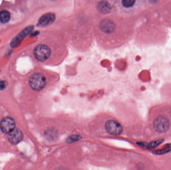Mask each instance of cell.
I'll list each match as a JSON object with an SVG mask.
<instances>
[{
    "label": "cell",
    "instance_id": "30bf717a",
    "mask_svg": "<svg viewBox=\"0 0 171 170\" xmlns=\"http://www.w3.org/2000/svg\"><path fill=\"white\" fill-rule=\"evenodd\" d=\"M98 9L102 13H106L110 10L111 7L110 4L107 2H101L98 5Z\"/></svg>",
    "mask_w": 171,
    "mask_h": 170
},
{
    "label": "cell",
    "instance_id": "4fadbf2b",
    "mask_svg": "<svg viewBox=\"0 0 171 170\" xmlns=\"http://www.w3.org/2000/svg\"><path fill=\"white\" fill-rule=\"evenodd\" d=\"M7 82L5 81H0V90H3L7 87Z\"/></svg>",
    "mask_w": 171,
    "mask_h": 170
},
{
    "label": "cell",
    "instance_id": "9c48e42d",
    "mask_svg": "<svg viewBox=\"0 0 171 170\" xmlns=\"http://www.w3.org/2000/svg\"><path fill=\"white\" fill-rule=\"evenodd\" d=\"M114 25L110 21H104L101 24V29L106 33H111L114 30Z\"/></svg>",
    "mask_w": 171,
    "mask_h": 170
},
{
    "label": "cell",
    "instance_id": "8fae6325",
    "mask_svg": "<svg viewBox=\"0 0 171 170\" xmlns=\"http://www.w3.org/2000/svg\"><path fill=\"white\" fill-rule=\"evenodd\" d=\"M10 17V13L8 11L4 10L0 12V22L2 23L8 22L9 21Z\"/></svg>",
    "mask_w": 171,
    "mask_h": 170
},
{
    "label": "cell",
    "instance_id": "8992f818",
    "mask_svg": "<svg viewBox=\"0 0 171 170\" xmlns=\"http://www.w3.org/2000/svg\"><path fill=\"white\" fill-rule=\"evenodd\" d=\"M16 123L13 119L9 117L4 118L0 122V129L3 133L9 134L15 129Z\"/></svg>",
    "mask_w": 171,
    "mask_h": 170
},
{
    "label": "cell",
    "instance_id": "6da1fadb",
    "mask_svg": "<svg viewBox=\"0 0 171 170\" xmlns=\"http://www.w3.org/2000/svg\"><path fill=\"white\" fill-rule=\"evenodd\" d=\"M29 85L31 89L35 91H41L45 87L47 78L41 73H35L29 78Z\"/></svg>",
    "mask_w": 171,
    "mask_h": 170
},
{
    "label": "cell",
    "instance_id": "5b68a950",
    "mask_svg": "<svg viewBox=\"0 0 171 170\" xmlns=\"http://www.w3.org/2000/svg\"><path fill=\"white\" fill-rule=\"evenodd\" d=\"M34 26H28L25 28L24 30H22L17 36L15 37L12 40L11 42V46L12 48H17L20 45L22 42L24 40V38L28 36L33 30Z\"/></svg>",
    "mask_w": 171,
    "mask_h": 170
},
{
    "label": "cell",
    "instance_id": "7a4b0ae2",
    "mask_svg": "<svg viewBox=\"0 0 171 170\" xmlns=\"http://www.w3.org/2000/svg\"><path fill=\"white\" fill-rule=\"evenodd\" d=\"M50 48L45 45H38L34 50V56L40 62H45L50 58L51 56Z\"/></svg>",
    "mask_w": 171,
    "mask_h": 170
},
{
    "label": "cell",
    "instance_id": "3957f363",
    "mask_svg": "<svg viewBox=\"0 0 171 170\" xmlns=\"http://www.w3.org/2000/svg\"><path fill=\"white\" fill-rule=\"evenodd\" d=\"M105 129L109 134L118 136L122 134L123 128L121 124L114 120H109L105 124Z\"/></svg>",
    "mask_w": 171,
    "mask_h": 170
},
{
    "label": "cell",
    "instance_id": "52a82bcc",
    "mask_svg": "<svg viewBox=\"0 0 171 170\" xmlns=\"http://www.w3.org/2000/svg\"><path fill=\"white\" fill-rule=\"evenodd\" d=\"M23 138V134L22 131L16 128L8 134V140L11 144L16 145L18 144Z\"/></svg>",
    "mask_w": 171,
    "mask_h": 170
},
{
    "label": "cell",
    "instance_id": "277c9868",
    "mask_svg": "<svg viewBox=\"0 0 171 170\" xmlns=\"http://www.w3.org/2000/svg\"><path fill=\"white\" fill-rule=\"evenodd\" d=\"M170 127V121L166 116H160L154 122V128L159 133H164Z\"/></svg>",
    "mask_w": 171,
    "mask_h": 170
},
{
    "label": "cell",
    "instance_id": "7c38bea8",
    "mask_svg": "<svg viewBox=\"0 0 171 170\" xmlns=\"http://www.w3.org/2000/svg\"><path fill=\"white\" fill-rule=\"evenodd\" d=\"M135 2L136 0H122V5L126 8H131Z\"/></svg>",
    "mask_w": 171,
    "mask_h": 170
},
{
    "label": "cell",
    "instance_id": "ba28073f",
    "mask_svg": "<svg viewBox=\"0 0 171 170\" xmlns=\"http://www.w3.org/2000/svg\"><path fill=\"white\" fill-rule=\"evenodd\" d=\"M55 20V16L53 13L46 14L43 15L39 20L38 26H47L52 24Z\"/></svg>",
    "mask_w": 171,
    "mask_h": 170
}]
</instances>
